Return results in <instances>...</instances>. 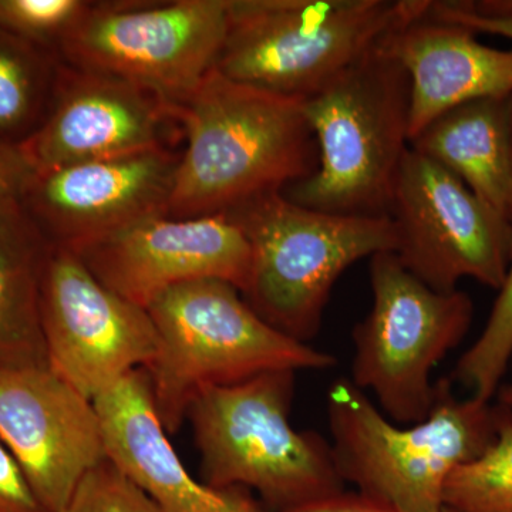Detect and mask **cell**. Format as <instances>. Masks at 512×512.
<instances>
[{"instance_id": "7", "label": "cell", "mask_w": 512, "mask_h": 512, "mask_svg": "<svg viewBox=\"0 0 512 512\" xmlns=\"http://www.w3.org/2000/svg\"><path fill=\"white\" fill-rule=\"evenodd\" d=\"M251 247L242 296L266 323L308 343L339 276L363 258L396 251L390 217H356L311 210L282 192L265 195L228 214Z\"/></svg>"}, {"instance_id": "21", "label": "cell", "mask_w": 512, "mask_h": 512, "mask_svg": "<svg viewBox=\"0 0 512 512\" xmlns=\"http://www.w3.org/2000/svg\"><path fill=\"white\" fill-rule=\"evenodd\" d=\"M444 508L454 512H512V409L498 404L491 446L456 468L444 487Z\"/></svg>"}, {"instance_id": "16", "label": "cell", "mask_w": 512, "mask_h": 512, "mask_svg": "<svg viewBox=\"0 0 512 512\" xmlns=\"http://www.w3.org/2000/svg\"><path fill=\"white\" fill-rule=\"evenodd\" d=\"M107 457L163 512H269L244 488H215L188 473L168 440L150 376L137 369L93 400Z\"/></svg>"}, {"instance_id": "9", "label": "cell", "mask_w": 512, "mask_h": 512, "mask_svg": "<svg viewBox=\"0 0 512 512\" xmlns=\"http://www.w3.org/2000/svg\"><path fill=\"white\" fill-rule=\"evenodd\" d=\"M228 6L229 0L93 2L59 57L136 84L178 107L217 63Z\"/></svg>"}, {"instance_id": "29", "label": "cell", "mask_w": 512, "mask_h": 512, "mask_svg": "<svg viewBox=\"0 0 512 512\" xmlns=\"http://www.w3.org/2000/svg\"><path fill=\"white\" fill-rule=\"evenodd\" d=\"M497 393L498 404H501V406L510 407V409H512V384L501 386Z\"/></svg>"}, {"instance_id": "2", "label": "cell", "mask_w": 512, "mask_h": 512, "mask_svg": "<svg viewBox=\"0 0 512 512\" xmlns=\"http://www.w3.org/2000/svg\"><path fill=\"white\" fill-rule=\"evenodd\" d=\"M326 400L340 477L399 512H443L448 477L480 457L497 433L498 404L458 399L448 379L436 383L429 416L407 427L393 424L345 377Z\"/></svg>"}, {"instance_id": "31", "label": "cell", "mask_w": 512, "mask_h": 512, "mask_svg": "<svg viewBox=\"0 0 512 512\" xmlns=\"http://www.w3.org/2000/svg\"><path fill=\"white\" fill-rule=\"evenodd\" d=\"M511 148H512V94L510 96Z\"/></svg>"}, {"instance_id": "6", "label": "cell", "mask_w": 512, "mask_h": 512, "mask_svg": "<svg viewBox=\"0 0 512 512\" xmlns=\"http://www.w3.org/2000/svg\"><path fill=\"white\" fill-rule=\"evenodd\" d=\"M431 0H229L214 69L296 100L325 89Z\"/></svg>"}, {"instance_id": "12", "label": "cell", "mask_w": 512, "mask_h": 512, "mask_svg": "<svg viewBox=\"0 0 512 512\" xmlns=\"http://www.w3.org/2000/svg\"><path fill=\"white\" fill-rule=\"evenodd\" d=\"M178 161L173 148L157 147L36 173L20 204L50 244L79 252L168 217Z\"/></svg>"}, {"instance_id": "1", "label": "cell", "mask_w": 512, "mask_h": 512, "mask_svg": "<svg viewBox=\"0 0 512 512\" xmlns=\"http://www.w3.org/2000/svg\"><path fill=\"white\" fill-rule=\"evenodd\" d=\"M184 131L168 217L228 215L311 177L318 146L303 101L212 69L177 107Z\"/></svg>"}, {"instance_id": "19", "label": "cell", "mask_w": 512, "mask_h": 512, "mask_svg": "<svg viewBox=\"0 0 512 512\" xmlns=\"http://www.w3.org/2000/svg\"><path fill=\"white\" fill-rule=\"evenodd\" d=\"M49 249L20 202L0 205V369L47 366L40 288Z\"/></svg>"}, {"instance_id": "25", "label": "cell", "mask_w": 512, "mask_h": 512, "mask_svg": "<svg viewBox=\"0 0 512 512\" xmlns=\"http://www.w3.org/2000/svg\"><path fill=\"white\" fill-rule=\"evenodd\" d=\"M427 15L464 26L476 35L485 33L512 40V9L504 8L498 0L431 2Z\"/></svg>"}, {"instance_id": "5", "label": "cell", "mask_w": 512, "mask_h": 512, "mask_svg": "<svg viewBox=\"0 0 512 512\" xmlns=\"http://www.w3.org/2000/svg\"><path fill=\"white\" fill-rule=\"evenodd\" d=\"M291 370L208 387L188 409L204 483L251 488L278 512L342 493L332 447L291 424Z\"/></svg>"}, {"instance_id": "3", "label": "cell", "mask_w": 512, "mask_h": 512, "mask_svg": "<svg viewBox=\"0 0 512 512\" xmlns=\"http://www.w3.org/2000/svg\"><path fill=\"white\" fill-rule=\"evenodd\" d=\"M158 348L147 367L167 433L187 419L198 393L279 370H325L336 357L266 323L241 291L221 279L174 286L148 305Z\"/></svg>"}, {"instance_id": "32", "label": "cell", "mask_w": 512, "mask_h": 512, "mask_svg": "<svg viewBox=\"0 0 512 512\" xmlns=\"http://www.w3.org/2000/svg\"><path fill=\"white\" fill-rule=\"evenodd\" d=\"M443 512H454V511L447 510V508H444V511H443Z\"/></svg>"}, {"instance_id": "8", "label": "cell", "mask_w": 512, "mask_h": 512, "mask_svg": "<svg viewBox=\"0 0 512 512\" xmlns=\"http://www.w3.org/2000/svg\"><path fill=\"white\" fill-rule=\"evenodd\" d=\"M373 302L353 329L352 383L375 394L390 420L420 423L433 409L431 372L473 323L463 291L439 292L404 268L394 252L370 258Z\"/></svg>"}, {"instance_id": "23", "label": "cell", "mask_w": 512, "mask_h": 512, "mask_svg": "<svg viewBox=\"0 0 512 512\" xmlns=\"http://www.w3.org/2000/svg\"><path fill=\"white\" fill-rule=\"evenodd\" d=\"M89 0H0V30L59 56L64 40L89 12Z\"/></svg>"}, {"instance_id": "4", "label": "cell", "mask_w": 512, "mask_h": 512, "mask_svg": "<svg viewBox=\"0 0 512 512\" xmlns=\"http://www.w3.org/2000/svg\"><path fill=\"white\" fill-rule=\"evenodd\" d=\"M303 113L318 146V168L282 194L329 214L389 217L410 148V83L402 64L379 43L303 101Z\"/></svg>"}, {"instance_id": "15", "label": "cell", "mask_w": 512, "mask_h": 512, "mask_svg": "<svg viewBox=\"0 0 512 512\" xmlns=\"http://www.w3.org/2000/svg\"><path fill=\"white\" fill-rule=\"evenodd\" d=\"M76 254L101 284L144 309L198 279H221L242 293L251 268L248 239L228 215L151 218Z\"/></svg>"}, {"instance_id": "13", "label": "cell", "mask_w": 512, "mask_h": 512, "mask_svg": "<svg viewBox=\"0 0 512 512\" xmlns=\"http://www.w3.org/2000/svg\"><path fill=\"white\" fill-rule=\"evenodd\" d=\"M0 441L49 512H62L77 484L107 458L93 400L49 366L0 369Z\"/></svg>"}, {"instance_id": "11", "label": "cell", "mask_w": 512, "mask_h": 512, "mask_svg": "<svg viewBox=\"0 0 512 512\" xmlns=\"http://www.w3.org/2000/svg\"><path fill=\"white\" fill-rule=\"evenodd\" d=\"M40 320L47 366L90 400L156 357L157 330L147 309L101 284L76 252L52 244Z\"/></svg>"}, {"instance_id": "10", "label": "cell", "mask_w": 512, "mask_h": 512, "mask_svg": "<svg viewBox=\"0 0 512 512\" xmlns=\"http://www.w3.org/2000/svg\"><path fill=\"white\" fill-rule=\"evenodd\" d=\"M407 271L434 291L471 278L500 291L512 256V222L440 164L407 150L389 211Z\"/></svg>"}, {"instance_id": "14", "label": "cell", "mask_w": 512, "mask_h": 512, "mask_svg": "<svg viewBox=\"0 0 512 512\" xmlns=\"http://www.w3.org/2000/svg\"><path fill=\"white\" fill-rule=\"evenodd\" d=\"M177 107L156 94L93 70L60 63L52 104L20 144L36 173L170 147Z\"/></svg>"}, {"instance_id": "28", "label": "cell", "mask_w": 512, "mask_h": 512, "mask_svg": "<svg viewBox=\"0 0 512 512\" xmlns=\"http://www.w3.org/2000/svg\"><path fill=\"white\" fill-rule=\"evenodd\" d=\"M284 512H399L387 505L377 503L360 493H342L330 495L301 507L291 508Z\"/></svg>"}, {"instance_id": "26", "label": "cell", "mask_w": 512, "mask_h": 512, "mask_svg": "<svg viewBox=\"0 0 512 512\" xmlns=\"http://www.w3.org/2000/svg\"><path fill=\"white\" fill-rule=\"evenodd\" d=\"M0 512H49L8 447L0 441Z\"/></svg>"}, {"instance_id": "27", "label": "cell", "mask_w": 512, "mask_h": 512, "mask_svg": "<svg viewBox=\"0 0 512 512\" xmlns=\"http://www.w3.org/2000/svg\"><path fill=\"white\" fill-rule=\"evenodd\" d=\"M35 175L20 146L0 141V205L22 201Z\"/></svg>"}, {"instance_id": "17", "label": "cell", "mask_w": 512, "mask_h": 512, "mask_svg": "<svg viewBox=\"0 0 512 512\" xmlns=\"http://www.w3.org/2000/svg\"><path fill=\"white\" fill-rule=\"evenodd\" d=\"M380 46L409 77L410 141L461 104L512 94V50L483 45L456 23L426 13L384 36Z\"/></svg>"}, {"instance_id": "22", "label": "cell", "mask_w": 512, "mask_h": 512, "mask_svg": "<svg viewBox=\"0 0 512 512\" xmlns=\"http://www.w3.org/2000/svg\"><path fill=\"white\" fill-rule=\"evenodd\" d=\"M512 357V256L510 268L483 332L458 360L454 382L468 396L491 402Z\"/></svg>"}, {"instance_id": "24", "label": "cell", "mask_w": 512, "mask_h": 512, "mask_svg": "<svg viewBox=\"0 0 512 512\" xmlns=\"http://www.w3.org/2000/svg\"><path fill=\"white\" fill-rule=\"evenodd\" d=\"M62 512H163L109 457L77 484Z\"/></svg>"}, {"instance_id": "20", "label": "cell", "mask_w": 512, "mask_h": 512, "mask_svg": "<svg viewBox=\"0 0 512 512\" xmlns=\"http://www.w3.org/2000/svg\"><path fill=\"white\" fill-rule=\"evenodd\" d=\"M60 63L55 52L0 30V141L20 146L43 123Z\"/></svg>"}, {"instance_id": "30", "label": "cell", "mask_w": 512, "mask_h": 512, "mask_svg": "<svg viewBox=\"0 0 512 512\" xmlns=\"http://www.w3.org/2000/svg\"><path fill=\"white\" fill-rule=\"evenodd\" d=\"M504 8L512 9V0H498Z\"/></svg>"}, {"instance_id": "18", "label": "cell", "mask_w": 512, "mask_h": 512, "mask_svg": "<svg viewBox=\"0 0 512 512\" xmlns=\"http://www.w3.org/2000/svg\"><path fill=\"white\" fill-rule=\"evenodd\" d=\"M410 148L456 175L512 222L510 96L470 101L441 114Z\"/></svg>"}]
</instances>
